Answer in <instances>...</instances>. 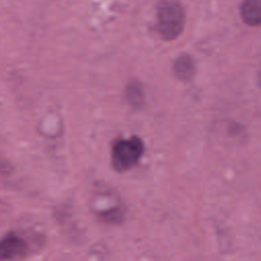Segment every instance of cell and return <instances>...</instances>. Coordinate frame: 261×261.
Listing matches in <instances>:
<instances>
[{
  "instance_id": "6da1fadb",
  "label": "cell",
  "mask_w": 261,
  "mask_h": 261,
  "mask_svg": "<svg viewBox=\"0 0 261 261\" xmlns=\"http://www.w3.org/2000/svg\"><path fill=\"white\" fill-rule=\"evenodd\" d=\"M186 14L180 4L174 1L163 2L157 12V27L164 40L177 38L185 27Z\"/></svg>"
},
{
  "instance_id": "7a4b0ae2",
  "label": "cell",
  "mask_w": 261,
  "mask_h": 261,
  "mask_svg": "<svg viewBox=\"0 0 261 261\" xmlns=\"http://www.w3.org/2000/svg\"><path fill=\"white\" fill-rule=\"evenodd\" d=\"M143 153L144 143L141 138L133 136L127 140H118L112 146L111 165L118 172L126 171L139 162Z\"/></svg>"
},
{
  "instance_id": "3957f363",
  "label": "cell",
  "mask_w": 261,
  "mask_h": 261,
  "mask_svg": "<svg viewBox=\"0 0 261 261\" xmlns=\"http://www.w3.org/2000/svg\"><path fill=\"white\" fill-rule=\"evenodd\" d=\"M28 244L15 233H8L0 240V261H9L23 256Z\"/></svg>"
},
{
  "instance_id": "277c9868",
  "label": "cell",
  "mask_w": 261,
  "mask_h": 261,
  "mask_svg": "<svg viewBox=\"0 0 261 261\" xmlns=\"http://www.w3.org/2000/svg\"><path fill=\"white\" fill-rule=\"evenodd\" d=\"M240 11L244 22L248 25H261V0H244Z\"/></svg>"
},
{
  "instance_id": "5b68a950",
  "label": "cell",
  "mask_w": 261,
  "mask_h": 261,
  "mask_svg": "<svg viewBox=\"0 0 261 261\" xmlns=\"http://www.w3.org/2000/svg\"><path fill=\"white\" fill-rule=\"evenodd\" d=\"M174 74L181 81H189L195 73L194 60L189 55L179 56L173 65Z\"/></svg>"
},
{
  "instance_id": "8992f818",
  "label": "cell",
  "mask_w": 261,
  "mask_h": 261,
  "mask_svg": "<svg viewBox=\"0 0 261 261\" xmlns=\"http://www.w3.org/2000/svg\"><path fill=\"white\" fill-rule=\"evenodd\" d=\"M125 97L127 102L134 107H140L144 102L143 90L141 86L136 82H133L127 85L125 90Z\"/></svg>"
},
{
  "instance_id": "52a82bcc",
  "label": "cell",
  "mask_w": 261,
  "mask_h": 261,
  "mask_svg": "<svg viewBox=\"0 0 261 261\" xmlns=\"http://www.w3.org/2000/svg\"><path fill=\"white\" fill-rule=\"evenodd\" d=\"M258 81H259V84L261 85V68H260V71H259V74H258Z\"/></svg>"
}]
</instances>
